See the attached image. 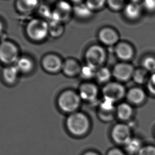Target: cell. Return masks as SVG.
I'll return each instance as SVG.
<instances>
[{
	"label": "cell",
	"mask_w": 155,
	"mask_h": 155,
	"mask_svg": "<svg viewBox=\"0 0 155 155\" xmlns=\"http://www.w3.org/2000/svg\"><path fill=\"white\" fill-rule=\"evenodd\" d=\"M123 12L127 19L130 20H136L141 15L142 8L138 2H131L126 5L123 9Z\"/></svg>",
	"instance_id": "16"
},
{
	"label": "cell",
	"mask_w": 155,
	"mask_h": 155,
	"mask_svg": "<svg viewBox=\"0 0 155 155\" xmlns=\"http://www.w3.org/2000/svg\"><path fill=\"white\" fill-rule=\"evenodd\" d=\"M142 65L147 71L155 72V58L153 56H147L143 60Z\"/></svg>",
	"instance_id": "29"
},
{
	"label": "cell",
	"mask_w": 155,
	"mask_h": 155,
	"mask_svg": "<svg viewBox=\"0 0 155 155\" xmlns=\"http://www.w3.org/2000/svg\"><path fill=\"white\" fill-rule=\"evenodd\" d=\"M65 126L70 134L74 136H81L88 131L89 122L84 114L74 112L69 114L65 121Z\"/></svg>",
	"instance_id": "3"
},
{
	"label": "cell",
	"mask_w": 155,
	"mask_h": 155,
	"mask_svg": "<svg viewBox=\"0 0 155 155\" xmlns=\"http://www.w3.org/2000/svg\"><path fill=\"white\" fill-rule=\"evenodd\" d=\"M84 155H98L96 153H93V152H88L85 153Z\"/></svg>",
	"instance_id": "37"
},
{
	"label": "cell",
	"mask_w": 155,
	"mask_h": 155,
	"mask_svg": "<svg viewBox=\"0 0 155 155\" xmlns=\"http://www.w3.org/2000/svg\"><path fill=\"white\" fill-rule=\"evenodd\" d=\"M73 13L80 19H87L91 17L93 12L89 8L86 3L75 4L73 8Z\"/></svg>",
	"instance_id": "19"
},
{
	"label": "cell",
	"mask_w": 155,
	"mask_h": 155,
	"mask_svg": "<svg viewBox=\"0 0 155 155\" xmlns=\"http://www.w3.org/2000/svg\"><path fill=\"white\" fill-rule=\"evenodd\" d=\"M70 2L74 3L75 4H78V3H81L82 0H68Z\"/></svg>",
	"instance_id": "36"
},
{
	"label": "cell",
	"mask_w": 155,
	"mask_h": 155,
	"mask_svg": "<svg viewBox=\"0 0 155 155\" xmlns=\"http://www.w3.org/2000/svg\"><path fill=\"white\" fill-rule=\"evenodd\" d=\"M106 4L112 11H119L123 10L125 5V0H107Z\"/></svg>",
	"instance_id": "27"
},
{
	"label": "cell",
	"mask_w": 155,
	"mask_h": 155,
	"mask_svg": "<svg viewBox=\"0 0 155 155\" xmlns=\"http://www.w3.org/2000/svg\"><path fill=\"white\" fill-rule=\"evenodd\" d=\"M107 155H124V154L119 149H114L110 151V152L108 153Z\"/></svg>",
	"instance_id": "34"
},
{
	"label": "cell",
	"mask_w": 155,
	"mask_h": 155,
	"mask_svg": "<svg viewBox=\"0 0 155 155\" xmlns=\"http://www.w3.org/2000/svg\"><path fill=\"white\" fill-rule=\"evenodd\" d=\"M22 75L15 65L3 66L0 72V79L3 84L8 87L17 85Z\"/></svg>",
	"instance_id": "8"
},
{
	"label": "cell",
	"mask_w": 155,
	"mask_h": 155,
	"mask_svg": "<svg viewBox=\"0 0 155 155\" xmlns=\"http://www.w3.org/2000/svg\"><path fill=\"white\" fill-rule=\"evenodd\" d=\"M148 88L151 93L155 95V73L151 75L148 84Z\"/></svg>",
	"instance_id": "33"
},
{
	"label": "cell",
	"mask_w": 155,
	"mask_h": 155,
	"mask_svg": "<svg viewBox=\"0 0 155 155\" xmlns=\"http://www.w3.org/2000/svg\"><path fill=\"white\" fill-rule=\"evenodd\" d=\"M96 72L97 69L87 64L86 65L81 68L80 74L81 76L84 79H90L96 75Z\"/></svg>",
	"instance_id": "26"
},
{
	"label": "cell",
	"mask_w": 155,
	"mask_h": 155,
	"mask_svg": "<svg viewBox=\"0 0 155 155\" xmlns=\"http://www.w3.org/2000/svg\"><path fill=\"white\" fill-rule=\"evenodd\" d=\"M26 33L31 41L37 43L44 41L50 36L48 21L41 18L30 20L27 24Z\"/></svg>",
	"instance_id": "1"
},
{
	"label": "cell",
	"mask_w": 155,
	"mask_h": 155,
	"mask_svg": "<svg viewBox=\"0 0 155 155\" xmlns=\"http://www.w3.org/2000/svg\"><path fill=\"white\" fill-rule=\"evenodd\" d=\"M134 68L131 64L125 62L118 63L114 67L113 75L118 80L125 81L133 75Z\"/></svg>",
	"instance_id": "13"
},
{
	"label": "cell",
	"mask_w": 155,
	"mask_h": 155,
	"mask_svg": "<svg viewBox=\"0 0 155 155\" xmlns=\"http://www.w3.org/2000/svg\"><path fill=\"white\" fill-rule=\"evenodd\" d=\"M20 56L17 45L9 40L0 43V63L3 66L15 65Z\"/></svg>",
	"instance_id": "4"
},
{
	"label": "cell",
	"mask_w": 155,
	"mask_h": 155,
	"mask_svg": "<svg viewBox=\"0 0 155 155\" xmlns=\"http://www.w3.org/2000/svg\"><path fill=\"white\" fill-rule=\"evenodd\" d=\"M127 98L132 103L139 104L143 101L145 98V94L142 89L134 88L128 92Z\"/></svg>",
	"instance_id": "21"
},
{
	"label": "cell",
	"mask_w": 155,
	"mask_h": 155,
	"mask_svg": "<svg viewBox=\"0 0 155 155\" xmlns=\"http://www.w3.org/2000/svg\"><path fill=\"white\" fill-rule=\"evenodd\" d=\"M96 76L99 82H105L110 79L111 73L109 69L102 67L97 70Z\"/></svg>",
	"instance_id": "25"
},
{
	"label": "cell",
	"mask_w": 155,
	"mask_h": 155,
	"mask_svg": "<svg viewBox=\"0 0 155 155\" xmlns=\"http://www.w3.org/2000/svg\"><path fill=\"white\" fill-rule=\"evenodd\" d=\"M134 79L138 84H143L146 79L147 70L144 69H138L134 71Z\"/></svg>",
	"instance_id": "28"
},
{
	"label": "cell",
	"mask_w": 155,
	"mask_h": 155,
	"mask_svg": "<svg viewBox=\"0 0 155 155\" xmlns=\"http://www.w3.org/2000/svg\"><path fill=\"white\" fill-rule=\"evenodd\" d=\"M107 3V0H86V4L93 12L103 9Z\"/></svg>",
	"instance_id": "24"
},
{
	"label": "cell",
	"mask_w": 155,
	"mask_h": 155,
	"mask_svg": "<svg viewBox=\"0 0 155 155\" xmlns=\"http://www.w3.org/2000/svg\"><path fill=\"white\" fill-rule=\"evenodd\" d=\"M131 2H138V1H140V0H131Z\"/></svg>",
	"instance_id": "38"
},
{
	"label": "cell",
	"mask_w": 155,
	"mask_h": 155,
	"mask_svg": "<svg viewBox=\"0 0 155 155\" xmlns=\"http://www.w3.org/2000/svg\"><path fill=\"white\" fill-rule=\"evenodd\" d=\"M112 137L116 143L125 144L130 138L129 127L122 124L116 125L112 131Z\"/></svg>",
	"instance_id": "14"
},
{
	"label": "cell",
	"mask_w": 155,
	"mask_h": 155,
	"mask_svg": "<svg viewBox=\"0 0 155 155\" xmlns=\"http://www.w3.org/2000/svg\"><path fill=\"white\" fill-rule=\"evenodd\" d=\"M87 64L98 68L103 64L106 59V52L102 46L94 44L87 48L85 52Z\"/></svg>",
	"instance_id": "5"
},
{
	"label": "cell",
	"mask_w": 155,
	"mask_h": 155,
	"mask_svg": "<svg viewBox=\"0 0 155 155\" xmlns=\"http://www.w3.org/2000/svg\"><path fill=\"white\" fill-rule=\"evenodd\" d=\"M97 89L92 84H84L80 89L79 96L82 99L88 101H92L97 97Z\"/></svg>",
	"instance_id": "18"
},
{
	"label": "cell",
	"mask_w": 155,
	"mask_h": 155,
	"mask_svg": "<svg viewBox=\"0 0 155 155\" xmlns=\"http://www.w3.org/2000/svg\"><path fill=\"white\" fill-rule=\"evenodd\" d=\"M73 7L68 0H61L56 3L52 9V15L50 21H55L63 23L69 19L73 13Z\"/></svg>",
	"instance_id": "7"
},
{
	"label": "cell",
	"mask_w": 155,
	"mask_h": 155,
	"mask_svg": "<svg viewBox=\"0 0 155 155\" xmlns=\"http://www.w3.org/2000/svg\"><path fill=\"white\" fill-rule=\"evenodd\" d=\"M116 56L123 61L131 60L134 58V50L130 44L125 41L119 42L115 47Z\"/></svg>",
	"instance_id": "12"
},
{
	"label": "cell",
	"mask_w": 155,
	"mask_h": 155,
	"mask_svg": "<svg viewBox=\"0 0 155 155\" xmlns=\"http://www.w3.org/2000/svg\"><path fill=\"white\" fill-rule=\"evenodd\" d=\"M79 63L74 58H67L63 61L62 72L69 77H73L80 74L81 70Z\"/></svg>",
	"instance_id": "15"
},
{
	"label": "cell",
	"mask_w": 155,
	"mask_h": 155,
	"mask_svg": "<svg viewBox=\"0 0 155 155\" xmlns=\"http://www.w3.org/2000/svg\"><path fill=\"white\" fill-rule=\"evenodd\" d=\"M49 24V32L50 36L54 38H58L61 36L64 31L63 23L55 21H50Z\"/></svg>",
	"instance_id": "20"
},
{
	"label": "cell",
	"mask_w": 155,
	"mask_h": 155,
	"mask_svg": "<svg viewBox=\"0 0 155 155\" xmlns=\"http://www.w3.org/2000/svg\"><path fill=\"white\" fill-rule=\"evenodd\" d=\"M63 61L58 54L50 53L45 54L41 58V67L48 74H56L62 71Z\"/></svg>",
	"instance_id": "6"
},
{
	"label": "cell",
	"mask_w": 155,
	"mask_h": 155,
	"mask_svg": "<svg viewBox=\"0 0 155 155\" xmlns=\"http://www.w3.org/2000/svg\"><path fill=\"white\" fill-rule=\"evenodd\" d=\"M142 5L147 11L155 12V0H142Z\"/></svg>",
	"instance_id": "31"
},
{
	"label": "cell",
	"mask_w": 155,
	"mask_h": 155,
	"mask_svg": "<svg viewBox=\"0 0 155 155\" xmlns=\"http://www.w3.org/2000/svg\"><path fill=\"white\" fill-rule=\"evenodd\" d=\"M114 101L107 97H104L103 101L101 104V107L104 112H109L114 109Z\"/></svg>",
	"instance_id": "30"
},
{
	"label": "cell",
	"mask_w": 155,
	"mask_h": 155,
	"mask_svg": "<svg viewBox=\"0 0 155 155\" xmlns=\"http://www.w3.org/2000/svg\"><path fill=\"white\" fill-rule=\"evenodd\" d=\"M15 65L21 75L25 76L31 74L34 72L36 68V64L34 59L27 55H20L15 63Z\"/></svg>",
	"instance_id": "11"
},
{
	"label": "cell",
	"mask_w": 155,
	"mask_h": 155,
	"mask_svg": "<svg viewBox=\"0 0 155 155\" xmlns=\"http://www.w3.org/2000/svg\"><path fill=\"white\" fill-rule=\"evenodd\" d=\"M0 43H1V41H0Z\"/></svg>",
	"instance_id": "39"
},
{
	"label": "cell",
	"mask_w": 155,
	"mask_h": 155,
	"mask_svg": "<svg viewBox=\"0 0 155 155\" xmlns=\"http://www.w3.org/2000/svg\"><path fill=\"white\" fill-rule=\"evenodd\" d=\"M138 155H155V148L153 147H145L139 152Z\"/></svg>",
	"instance_id": "32"
},
{
	"label": "cell",
	"mask_w": 155,
	"mask_h": 155,
	"mask_svg": "<svg viewBox=\"0 0 155 155\" xmlns=\"http://www.w3.org/2000/svg\"><path fill=\"white\" fill-rule=\"evenodd\" d=\"M125 149L130 153H139L141 150V143L140 140L136 138H130L125 143Z\"/></svg>",
	"instance_id": "22"
},
{
	"label": "cell",
	"mask_w": 155,
	"mask_h": 155,
	"mask_svg": "<svg viewBox=\"0 0 155 155\" xmlns=\"http://www.w3.org/2000/svg\"><path fill=\"white\" fill-rule=\"evenodd\" d=\"M103 93L104 97L112 99L115 102L123 98L125 94V89L121 84L111 82L104 87Z\"/></svg>",
	"instance_id": "10"
},
{
	"label": "cell",
	"mask_w": 155,
	"mask_h": 155,
	"mask_svg": "<svg viewBox=\"0 0 155 155\" xmlns=\"http://www.w3.org/2000/svg\"><path fill=\"white\" fill-rule=\"evenodd\" d=\"M5 24L0 19V36L2 35L4 31H5Z\"/></svg>",
	"instance_id": "35"
},
{
	"label": "cell",
	"mask_w": 155,
	"mask_h": 155,
	"mask_svg": "<svg viewBox=\"0 0 155 155\" xmlns=\"http://www.w3.org/2000/svg\"><path fill=\"white\" fill-rule=\"evenodd\" d=\"M80 96L71 90H65L58 94L56 105L61 112L69 114L74 113L80 104Z\"/></svg>",
	"instance_id": "2"
},
{
	"label": "cell",
	"mask_w": 155,
	"mask_h": 155,
	"mask_svg": "<svg viewBox=\"0 0 155 155\" xmlns=\"http://www.w3.org/2000/svg\"><path fill=\"white\" fill-rule=\"evenodd\" d=\"M117 114L120 119L123 120H127L131 116L132 109L129 104L126 103L122 104L118 107Z\"/></svg>",
	"instance_id": "23"
},
{
	"label": "cell",
	"mask_w": 155,
	"mask_h": 155,
	"mask_svg": "<svg viewBox=\"0 0 155 155\" xmlns=\"http://www.w3.org/2000/svg\"><path fill=\"white\" fill-rule=\"evenodd\" d=\"M39 0H17L15 6L18 11L23 14L31 13L37 9Z\"/></svg>",
	"instance_id": "17"
},
{
	"label": "cell",
	"mask_w": 155,
	"mask_h": 155,
	"mask_svg": "<svg viewBox=\"0 0 155 155\" xmlns=\"http://www.w3.org/2000/svg\"><path fill=\"white\" fill-rule=\"evenodd\" d=\"M99 41L105 45H116L119 42L120 35L114 28L105 27L99 30L98 34Z\"/></svg>",
	"instance_id": "9"
}]
</instances>
